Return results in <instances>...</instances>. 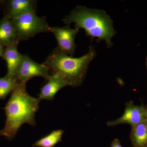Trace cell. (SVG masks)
Instances as JSON below:
<instances>
[{
    "mask_svg": "<svg viewBox=\"0 0 147 147\" xmlns=\"http://www.w3.org/2000/svg\"><path fill=\"white\" fill-rule=\"evenodd\" d=\"M26 84L19 82L11 93L5 107L6 120L4 127L0 130V136L9 140L16 136L18 129L24 124L32 126L36 125L35 116L39 109L40 101L28 94Z\"/></svg>",
    "mask_w": 147,
    "mask_h": 147,
    "instance_id": "cell-1",
    "label": "cell"
},
{
    "mask_svg": "<svg viewBox=\"0 0 147 147\" xmlns=\"http://www.w3.org/2000/svg\"><path fill=\"white\" fill-rule=\"evenodd\" d=\"M65 24H75V28L84 29L86 35L96 38L97 42L104 40L108 48L113 45L112 39L117 33L113 21L106 11L78 6L63 19Z\"/></svg>",
    "mask_w": 147,
    "mask_h": 147,
    "instance_id": "cell-2",
    "label": "cell"
},
{
    "mask_svg": "<svg viewBox=\"0 0 147 147\" xmlns=\"http://www.w3.org/2000/svg\"><path fill=\"white\" fill-rule=\"evenodd\" d=\"M96 55L94 48L92 47L86 54L79 58L70 57L57 47L48 55L43 63L52 73L60 75L68 86L76 88L83 84L89 65Z\"/></svg>",
    "mask_w": 147,
    "mask_h": 147,
    "instance_id": "cell-3",
    "label": "cell"
},
{
    "mask_svg": "<svg viewBox=\"0 0 147 147\" xmlns=\"http://www.w3.org/2000/svg\"><path fill=\"white\" fill-rule=\"evenodd\" d=\"M19 41L26 40L37 34L51 32L46 18L37 16L36 11H28L10 19Z\"/></svg>",
    "mask_w": 147,
    "mask_h": 147,
    "instance_id": "cell-4",
    "label": "cell"
},
{
    "mask_svg": "<svg viewBox=\"0 0 147 147\" xmlns=\"http://www.w3.org/2000/svg\"><path fill=\"white\" fill-rule=\"evenodd\" d=\"M49 71L50 69L44 63L36 62L26 54L24 55L14 76L18 82L25 84L37 76L43 77L46 81L50 75Z\"/></svg>",
    "mask_w": 147,
    "mask_h": 147,
    "instance_id": "cell-5",
    "label": "cell"
},
{
    "mask_svg": "<svg viewBox=\"0 0 147 147\" xmlns=\"http://www.w3.org/2000/svg\"><path fill=\"white\" fill-rule=\"evenodd\" d=\"M53 33L58 42V48L62 52L73 57L76 45L75 38L79 32V29H71L69 25L63 27H51Z\"/></svg>",
    "mask_w": 147,
    "mask_h": 147,
    "instance_id": "cell-6",
    "label": "cell"
},
{
    "mask_svg": "<svg viewBox=\"0 0 147 147\" xmlns=\"http://www.w3.org/2000/svg\"><path fill=\"white\" fill-rule=\"evenodd\" d=\"M145 120H147V107L143 105H135L130 101L125 103L124 113L121 117L109 121L107 124L108 126L113 127L127 124L132 126Z\"/></svg>",
    "mask_w": 147,
    "mask_h": 147,
    "instance_id": "cell-7",
    "label": "cell"
},
{
    "mask_svg": "<svg viewBox=\"0 0 147 147\" xmlns=\"http://www.w3.org/2000/svg\"><path fill=\"white\" fill-rule=\"evenodd\" d=\"M37 1L35 0H0L3 17L11 19L28 11L36 10Z\"/></svg>",
    "mask_w": 147,
    "mask_h": 147,
    "instance_id": "cell-8",
    "label": "cell"
},
{
    "mask_svg": "<svg viewBox=\"0 0 147 147\" xmlns=\"http://www.w3.org/2000/svg\"><path fill=\"white\" fill-rule=\"evenodd\" d=\"M41 87L38 98L41 100H53L55 95L61 89L68 85L61 76L57 73H52Z\"/></svg>",
    "mask_w": 147,
    "mask_h": 147,
    "instance_id": "cell-9",
    "label": "cell"
},
{
    "mask_svg": "<svg viewBox=\"0 0 147 147\" xmlns=\"http://www.w3.org/2000/svg\"><path fill=\"white\" fill-rule=\"evenodd\" d=\"M18 44H14L5 47L2 57L7 64V75L14 76L17 68L21 63L24 55L19 53L17 49Z\"/></svg>",
    "mask_w": 147,
    "mask_h": 147,
    "instance_id": "cell-10",
    "label": "cell"
},
{
    "mask_svg": "<svg viewBox=\"0 0 147 147\" xmlns=\"http://www.w3.org/2000/svg\"><path fill=\"white\" fill-rule=\"evenodd\" d=\"M19 42L10 19L3 17L0 21V43L6 47Z\"/></svg>",
    "mask_w": 147,
    "mask_h": 147,
    "instance_id": "cell-11",
    "label": "cell"
},
{
    "mask_svg": "<svg viewBox=\"0 0 147 147\" xmlns=\"http://www.w3.org/2000/svg\"><path fill=\"white\" fill-rule=\"evenodd\" d=\"M129 138L133 147H147V120L131 126Z\"/></svg>",
    "mask_w": 147,
    "mask_h": 147,
    "instance_id": "cell-12",
    "label": "cell"
},
{
    "mask_svg": "<svg viewBox=\"0 0 147 147\" xmlns=\"http://www.w3.org/2000/svg\"><path fill=\"white\" fill-rule=\"evenodd\" d=\"M64 131L63 129L53 130L50 134L37 141L33 147H54L59 142H61Z\"/></svg>",
    "mask_w": 147,
    "mask_h": 147,
    "instance_id": "cell-13",
    "label": "cell"
},
{
    "mask_svg": "<svg viewBox=\"0 0 147 147\" xmlns=\"http://www.w3.org/2000/svg\"><path fill=\"white\" fill-rule=\"evenodd\" d=\"M19 82L14 76L6 75L0 78V100H4L12 92Z\"/></svg>",
    "mask_w": 147,
    "mask_h": 147,
    "instance_id": "cell-14",
    "label": "cell"
},
{
    "mask_svg": "<svg viewBox=\"0 0 147 147\" xmlns=\"http://www.w3.org/2000/svg\"><path fill=\"white\" fill-rule=\"evenodd\" d=\"M111 147H122L121 145L120 141L118 138L113 140L111 143Z\"/></svg>",
    "mask_w": 147,
    "mask_h": 147,
    "instance_id": "cell-15",
    "label": "cell"
},
{
    "mask_svg": "<svg viewBox=\"0 0 147 147\" xmlns=\"http://www.w3.org/2000/svg\"><path fill=\"white\" fill-rule=\"evenodd\" d=\"M4 46L0 43V57H2L3 56V53L4 50L5 49Z\"/></svg>",
    "mask_w": 147,
    "mask_h": 147,
    "instance_id": "cell-16",
    "label": "cell"
},
{
    "mask_svg": "<svg viewBox=\"0 0 147 147\" xmlns=\"http://www.w3.org/2000/svg\"></svg>",
    "mask_w": 147,
    "mask_h": 147,
    "instance_id": "cell-17",
    "label": "cell"
},
{
    "mask_svg": "<svg viewBox=\"0 0 147 147\" xmlns=\"http://www.w3.org/2000/svg\"></svg>",
    "mask_w": 147,
    "mask_h": 147,
    "instance_id": "cell-18",
    "label": "cell"
}]
</instances>
